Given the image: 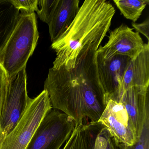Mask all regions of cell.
Instances as JSON below:
<instances>
[{
  "label": "cell",
  "instance_id": "obj_1",
  "mask_svg": "<svg viewBox=\"0 0 149 149\" xmlns=\"http://www.w3.org/2000/svg\"><path fill=\"white\" fill-rule=\"evenodd\" d=\"M97 49L89 50L74 68H51L44 83L52 109L70 117L76 125L89 118L99 121L108 100L96 83L95 61Z\"/></svg>",
  "mask_w": 149,
  "mask_h": 149
},
{
  "label": "cell",
  "instance_id": "obj_2",
  "mask_svg": "<svg viewBox=\"0 0 149 149\" xmlns=\"http://www.w3.org/2000/svg\"><path fill=\"white\" fill-rule=\"evenodd\" d=\"M116 10L106 0H86L71 25L51 47L56 56L52 68H74L84 54L98 49L111 25Z\"/></svg>",
  "mask_w": 149,
  "mask_h": 149
},
{
  "label": "cell",
  "instance_id": "obj_3",
  "mask_svg": "<svg viewBox=\"0 0 149 149\" xmlns=\"http://www.w3.org/2000/svg\"><path fill=\"white\" fill-rule=\"evenodd\" d=\"M39 38L35 13L21 12L19 21L0 52V67L7 78L26 68Z\"/></svg>",
  "mask_w": 149,
  "mask_h": 149
},
{
  "label": "cell",
  "instance_id": "obj_4",
  "mask_svg": "<svg viewBox=\"0 0 149 149\" xmlns=\"http://www.w3.org/2000/svg\"><path fill=\"white\" fill-rule=\"evenodd\" d=\"M52 109L48 94L44 90L39 95L30 98L25 112L0 149H26L47 113Z\"/></svg>",
  "mask_w": 149,
  "mask_h": 149
},
{
  "label": "cell",
  "instance_id": "obj_5",
  "mask_svg": "<svg viewBox=\"0 0 149 149\" xmlns=\"http://www.w3.org/2000/svg\"><path fill=\"white\" fill-rule=\"evenodd\" d=\"M30 99L25 68L11 78H7L6 87L0 107V131L3 140L22 116Z\"/></svg>",
  "mask_w": 149,
  "mask_h": 149
},
{
  "label": "cell",
  "instance_id": "obj_6",
  "mask_svg": "<svg viewBox=\"0 0 149 149\" xmlns=\"http://www.w3.org/2000/svg\"><path fill=\"white\" fill-rule=\"evenodd\" d=\"M75 124L72 118L56 109L49 111L26 149H60L71 136Z\"/></svg>",
  "mask_w": 149,
  "mask_h": 149
},
{
  "label": "cell",
  "instance_id": "obj_7",
  "mask_svg": "<svg viewBox=\"0 0 149 149\" xmlns=\"http://www.w3.org/2000/svg\"><path fill=\"white\" fill-rule=\"evenodd\" d=\"M98 122L110 133L117 145H132L136 142V131L124 105L110 99Z\"/></svg>",
  "mask_w": 149,
  "mask_h": 149
},
{
  "label": "cell",
  "instance_id": "obj_8",
  "mask_svg": "<svg viewBox=\"0 0 149 149\" xmlns=\"http://www.w3.org/2000/svg\"><path fill=\"white\" fill-rule=\"evenodd\" d=\"M145 44L139 33L122 24L110 32L108 41L103 47L100 46L97 54L104 59L118 55L132 59L140 54Z\"/></svg>",
  "mask_w": 149,
  "mask_h": 149
},
{
  "label": "cell",
  "instance_id": "obj_9",
  "mask_svg": "<svg viewBox=\"0 0 149 149\" xmlns=\"http://www.w3.org/2000/svg\"><path fill=\"white\" fill-rule=\"evenodd\" d=\"M130 59L120 55L104 59L97 54L95 61L96 81L108 101L116 99L121 79Z\"/></svg>",
  "mask_w": 149,
  "mask_h": 149
},
{
  "label": "cell",
  "instance_id": "obj_10",
  "mask_svg": "<svg viewBox=\"0 0 149 149\" xmlns=\"http://www.w3.org/2000/svg\"><path fill=\"white\" fill-rule=\"evenodd\" d=\"M149 87H132L124 91L116 100L124 106L132 122L137 139L149 117Z\"/></svg>",
  "mask_w": 149,
  "mask_h": 149
},
{
  "label": "cell",
  "instance_id": "obj_11",
  "mask_svg": "<svg viewBox=\"0 0 149 149\" xmlns=\"http://www.w3.org/2000/svg\"><path fill=\"white\" fill-rule=\"evenodd\" d=\"M132 87H149V44L145 43L140 54L130 59L119 84L118 95Z\"/></svg>",
  "mask_w": 149,
  "mask_h": 149
},
{
  "label": "cell",
  "instance_id": "obj_12",
  "mask_svg": "<svg viewBox=\"0 0 149 149\" xmlns=\"http://www.w3.org/2000/svg\"><path fill=\"white\" fill-rule=\"evenodd\" d=\"M79 0H57L48 25L52 42L58 40L71 25L80 7Z\"/></svg>",
  "mask_w": 149,
  "mask_h": 149
},
{
  "label": "cell",
  "instance_id": "obj_13",
  "mask_svg": "<svg viewBox=\"0 0 149 149\" xmlns=\"http://www.w3.org/2000/svg\"><path fill=\"white\" fill-rule=\"evenodd\" d=\"M84 135L87 149H118L109 130L100 122L84 124Z\"/></svg>",
  "mask_w": 149,
  "mask_h": 149
},
{
  "label": "cell",
  "instance_id": "obj_14",
  "mask_svg": "<svg viewBox=\"0 0 149 149\" xmlns=\"http://www.w3.org/2000/svg\"><path fill=\"white\" fill-rule=\"evenodd\" d=\"M20 15L10 0H0V52L15 28Z\"/></svg>",
  "mask_w": 149,
  "mask_h": 149
},
{
  "label": "cell",
  "instance_id": "obj_15",
  "mask_svg": "<svg viewBox=\"0 0 149 149\" xmlns=\"http://www.w3.org/2000/svg\"><path fill=\"white\" fill-rule=\"evenodd\" d=\"M114 3L126 19L135 22L142 15L149 0H114Z\"/></svg>",
  "mask_w": 149,
  "mask_h": 149
},
{
  "label": "cell",
  "instance_id": "obj_16",
  "mask_svg": "<svg viewBox=\"0 0 149 149\" xmlns=\"http://www.w3.org/2000/svg\"><path fill=\"white\" fill-rule=\"evenodd\" d=\"M63 149H87L84 135V124L76 125Z\"/></svg>",
  "mask_w": 149,
  "mask_h": 149
},
{
  "label": "cell",
  "instance_id": "obj_17",
  "mask_svg": "<svg viewBox=\"0 0 149 149\" xmlns=\"http://www.w3.org/2000/svg\"><path fill=\"white\" fill-rule=\"evenodd\" d=\"M118 147L119 149H149V117L146 119L140 136L134 144H119Z\"/></svg>",
  "mask_w": 149,
  "mask_h": 149
},
{
  "label": "cell",
  "instance_id": "obj_18",
  "mask_svg": "<svg viewBox=\"0 0 149 149\" xmlns=\"http://www.w3.org/2000/svg\"><path fill=\"white\" fill-rule=\"evenodd\" d=\"M57 1V0H39L40 8L36 13L41 20L48 24Z\"/></svg>",
  "mask_w": 149,
  "mask_h": 149
},
{
  "label": "cell",
  "instance_id": "obj_19",
  "mask_svg": "<svg viewBox=\"0 0 149 149\" xmlns=\"http://www.w3.org/2000/svg\"><path fill=\"white\" fill-rule=\"evenodd\" d=\"M14 6L21 11L27 13L37 12L39 10V0H10Z\"/></svg>",
  "mask_w": 149,
  "mask_h": 149
},
{
  "label": "cell",
  "instance_id": "obj_20",
  "mask_svg": "<svg viewBox=\"0 0 149 149\" xmlns=\"http://www.w3.org/2000/svg\"><path fill=\"white\" fill-rule=\"evenodd\" d=\"M132 27L136 29V32L142 34L144 36L148 41L149 40V19L147 18L143 22L141 23L132 22Z\"/></svg>",
  "mask_w": 149,
  "mask_h": 149
},
{
  "label": "cell",
  "instance_id": "obj_21",
  "mask_svg": "<svg viewBox=\"0 0 149 149\" xmlns=\"http://www.w3.org/2000/svg\"><path fill=\"white\" fill-rule=\"evenodd\" d=\"M7 84V77L3 70L0 67V107L5 93Z\"/></svg>",
  "mask_w": 149,
  "mask_h": 149
},
{
  "label": "cell",
  "instance_id": "obj_22",
  "mask_svg": "<svg viewBox=\"0 0 149 149\" xmlns=\"http://www.w3.org/2000/svg\"><path fill=\"white\" fill-rule=\"evenodd\" d=\"M3 140L2 139V137H1V131H0V146L1 145V143L3 142Z\"/></svg>",
  "mask_w": 149,
  "mask_h": 149
}]
</instances>
